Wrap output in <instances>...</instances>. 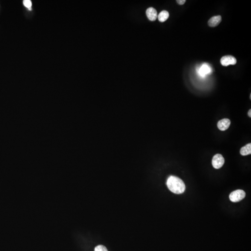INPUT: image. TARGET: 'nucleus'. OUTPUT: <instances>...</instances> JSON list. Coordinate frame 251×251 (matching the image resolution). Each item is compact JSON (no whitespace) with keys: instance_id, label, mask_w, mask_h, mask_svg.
I'll return each instance as SVG.
<instances>
[{"instance_id":"nucleus-6","label":"nucleus","mask_w":251,"mask_h":251,"mask_svg":"<svg viewBox=\"0 0 251 251\" xmlns=\"http://www.w3.org/2000/svg\"><path fill=\"white\" fill-rule=\"evenodd\" d=\"M231 124V121L228 119H223L220 120L217 124L218 129L221 131L227 130Z\"/></svg>"},{"instance_id":"nucleus-2","label":"nucleus","mask_w":251,"mask_h":251,"mask_svg":"<svg viewBox=\"0 0 251 251\" xmlns=\"http://www.w3.org/2000/svg\"><path fill=\"white\" fill-rule=\"evenodd\" d=\"M246 193L242 190H237L232 192L229 195V199L233 202L240 201L245 198Z\"/></svg>"},{"instance_id":"nucleus-14","label":"nucleus","mask_w":251,"mask_h":251,"mask_svg":"<svg viewBox=\"0 0 251 251\" xmlns=\"http://www.w3.org/2000/svg\"><path fill=\"white\" fill-rule=\"evenodd\" d=\"M248 114L249 116L250 117H251V110L250 109V110H249L248 113Z\"/></svg>"},{"instance_id":"nucleus-9","label":"nucleus","mask_w":251,"mask_h":251,"mask_svg":"<svg viewBox=\"0 0 251 251\" xmlns=\"http://www.w3.org/2000/svg\"><path fill=\"white\" fill-rule=\"evenodd\" d=\"M240 153L243 156H246L251 154V144L248 143L241 148Z\"/></svg>"},{"instance_id":"nucleus-11","label":"nucleus","mask_w":251,"mask_h":251,"mask_svg":"<svg viewBox=\"0 0 251 251\" xmlns=\"http://www.w3.org/2000/svg\"><path fill=\"white\" fill-rule=\"evenodd\" d=\"M23 4L26 7L29 9V10H31L32 7V2L30 0H24L23 1Z\"/></svg>"},{"instance_id":"nucleus-4","label":"nucleus","mask_w":251,"mask_h":251,"mask_svg":"<svg viewBox=\"0 0 251 251\" xmlns=\"http://www.w3.org/2000/svg\"><path fill=\"white\" fill-rule=\"evenodd\" d=\"M220 63L223 66H228L231 65L236 64L237 60L235 57L232 56H226L222 57L220 59Z\"/></svg>"},{"instance_id":"nucleus-10","label":"nucleus","mask_w":251,"mask_h":251,"mask_svg":"<svg viewBox=\"0 0 251 251\" xmlns=\"http://www.w3.org/2000/svg\"><path fill=\"white\" fill-rule=\"evenodd\" d=\"M169 13L166 10H163L159 14L157 17L160 22H163L167 21V19L169 18Z\"/></svg>"},{"instance_id":"nucleus-12","label":"nucleus","mask_w":251,"mask_h":251,"mask_svg":"<svg viewBox=\"0 0 251 251\" xmlns=\"http://www.w3.org/2000/svg\"><path fill=\"white\" fill-rule=\"evenodd\" d=\"M94 251H108L105 246L103 245H99L94 249Z\"/></svg>"},{"instance_id":"nucleus-13","label":"nucleus","mask_w":251,"mask_h":251,"mask_svg":"<svg viewBox=\"0 0 251 251\" xmlns=\"http://www.w3.org/2000/svg\"><path fill=\"white\" fill-rule=\"evenodd\" d=\"M177 3L180 5H182L184 4L185 3H186V0H177L176 1Z\"/></svg>"},{"instance_id":"nucleus-7","label":"nucleus","mask_w":251,"mask_h":251,"mask_svg":"<svg viewBox=\"0 0 251 251\" xmlns=\"http://www.w3.org/2000/svg\"><path fill=\"white\" fill-rule=\"evenodd\" d=\"M212 73V69L210 66L207 64L205 63L201 66L199 71V73L200 76L204 77L207 74H210Z\"/></svg>"},{"instance_id":"nucleus-8","label":"nucleus","mask_w":251,"mask_h":251,"mask_svg":"<svg viewBox=\"0 0 251 251\" xmlns=\"http://www.w3.org/2000/svg\"><path fill=\"white\" fill-rule=\"evenodd\" d=\"M222 16L220 15L213 16L209 19L208 21V24L211 27H215L218 26L222 21Z\"/></svg>"},{"instance_id":"nucleus-1","label":"nucleus","mask_w":251,"mask_h":251,"mask_svg":"<svg viewBox=\"0 0 251 251\" xmlns=\"http://www.w3.org/2000/svg\"><path fill=\"white\" fill-rule=\"evenodd\" d=\"M167 185L170 191L175 194H181L186 189V186L182 179L175 176L168 177Z\"/></svg>"},{"instance_id":"nucleus-5","label":"nucleus","mask_w":251,"mask_h":251,"mask_svg":"<svg viewBox=\"0 0 251 251\" xmlns=\"http://www.w3.org/2000/svg\"><path fill=\"white\" fill-rule=\"evenodd\" d=\"M146 15L149 20L151 21H155L158 17L157 11L152 7H149L147 9Z\"/></svg>"},{"instance_id":"nucleus-3","label":"nucleus","mask_w":251,"mask_h":251,"mask_svg":"<svg viewBox=\"0 0 251 251\" xmlns=\"http://www.w3.org/2000/svg\"><path fill=\"white\" fill-rule=\"evenodd\" d=\"M225 160L222 155L220 154H217L213 157L212 165L215 169H220L223 166Z\"/></svg>"}]
</instances>
